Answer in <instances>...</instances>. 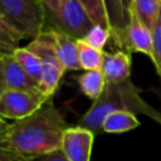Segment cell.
Segmentation results:
<instances>
[{
	"label": "cell",
	"instance_id": "1",
	"mask_svg": "<svg viewBox=\"0 0 161 161\" xmlns=\"http://www.w3.org/2000/svg\"><path fill=\"white\" fill-rule=\"evenodd\" d=\"M68 127L62 113L49 99L33 114L11 122L6 137L20 155L34 161L60 150L62 138Z\"/></svg>",
	"mask_w": 161,
	"mask_h": 161
},
{
	"label": "cell",
	"instance_id": "2",
	"mask_svg": "<svg viewBox=\"0 0 161 161\" xmlns=\"http://www.w3.org/2000/svg\"><path fill=\"white\" fill-rule=\"evenodd\" d=\"M117 111L141 113L161 125V113L141 97V89L131 79H126L119 83H106L102 94L84 113L79 126L98 132L102 130L104 118Z\"/></svg>",
	"mask_w": 161,
	"mask_h": 161
},
{
	"label": "cell",
	"instance_id": "3",
	"mask_svg": "<svg viewBox=\"0 0 161 161\" xmlns=\"http://www.w3.org/2000/svg\"><path fill=\"white\" fill-rule=\"evenodd\" d=\"M0 15L23 38L34 39L44 30L47 9L42 0H0Z\"/></svg>",
	"mask_w": 161,
	"mask_h": 161
},
{
	"label": "cell",
	"instance_id": "4",
	"mask_svg": "<svg viewBox=\"0 0 161 161\" xmlns=\"http://www.w3.org/2000/svg\"><path fill=\"white\" fill-rule=\"evenodd\" d=\"M26 48L40 58L42 75L38 87L45 97L52 98L65 72L64 67L57 57L54 29L43 30L26 45Z\"/></svg>",
	"mask_w": 161,
	"mask_h": 161
},
{
	"label": "cell",
	"instance_id": "5",
	"mask_svg": "<svg viewBox=\"0 0 161 161\" xmlns=\"http://www.w3.org/2000/svg\"><path fill=\"white\" fill-rule=\"evenodd\" d=\"M49 99L52 98L42 93L6 89L0 97V117L13 121L23 119L38 111Z\"/></svg>",
	"mask_w": 161,
	"mask_h": 161
},
{
	"label": "cell",
	"instance_id": "6",
	"mask_svg": "<svg viewBox=\"0 0 161 161\" xmlns=\"http://www.w3.org/2000/svg\"><path fill=\"white\" fill-rule=\"evenodd\" d=\"M50 19L58 30L75 39H83L94 24L79 0H60L58 14Z\"/></svg>",
	"mask_w": 161,
	"mask_h": 161
},
{
	"label": "cell",
	"instance_id": "7",
	"mask_svg": "<svg viewBox=\"0 0 161 161\" xmlns=\"http://www.w3.org/2000/svg\"><path fill=\"white\" fill-rule=\"evenodd\" d=\"M94 132L82 127H68L62 138L60 150L68 161H91Z\"/></svg>",
	"mask_w": 161,
	"mask_h": 161
},
{
	"label": "cell",
	"instance_id": "8",
	"mask_svg": "<svg viewBox=\"0 0 161 161\" xmlns=\"http://www.w3.org/2000/svg\"><path fill=\"white\" fill-rule=\"evenodd\" d=\"M121 50L128 53H142L150 58L152 54V30L143 25L132 14H130V21L123 34Z\"/></svg>",
	"mask_w": 161,
	"mask_h": 161
},
{
	"label": "cell",
	"instance_id": "9",
	"mask_svg": "<svg viewBox=\"0 0 161 161\" xmlns=\"http://www.w3.org/2000/svg\"><path fill=\"white\" fill-rule=\"evenodd\" d=\"M0 60H1L6 89H18V91H26L33 93H42L39 91L38 84L26 74V72L21 68V65L15 60L13 54L3 57L0 58Z\"/></svg>",
	"mask_w": 161,
	"mask_h": 161
},
{
	"label": "cell",
	"instance_id": "10",
	"mask_svg": "<svg viewBox=\"0 0 161 161\" xmlns=\"http://www.w3.org/2000/svg\"><path fill=\"white\" fill-rule=\"evenodd\" d=\"M101 70L107 83H119L130 79L131 53L125 50H117L114 53L104 52V59Z\"/></svg>",
	"mask_w": 161,
	"mask_h": 161
},
{
	"label": "cell",
	"instance_id": "11",
	"mask_svg": "<svg viewBox=\"0 0 161 161\" xmlns=\"http://www.w3.org/2000/svg\"><path fill=\"white\" fill-rule=\"evenodd\" d=\"M103 1L108 16L111 38L121 50L123 34L130 21V14L125 10L121 0H103Z\"/></svg>",
	"mask_w": 161,
	"mask_h": 161
},
{
	"label": "cell",
	"instance_id": "12",
	"mask_svg": "<svg viewBox=\"0 0 161 161\" xmlns=\"http://www.w3.org/2000/svg\"><path fill=\"white\" fill-rule=\"evenodd\" d=\"M54 39H55V52L59 62L64 67L65 72L68 70H79L78 62V52H77V39L54 29Z\"/></svg>",
	"mask_w": 161,
	"mask_h": 161
},
{
	"label": "cell",
	"instance_id": "13",
	"mask_svg": "<svg viewBox=\"0 0 161 161\" xmlns=\"http://www.w3.org/2000/svg\"><path fill=\"white\" fill-rule=\"evenodd\" d=\"M130 14L135 15L150 30L161 18V0H132Z\"/></svg>",
	"mask_w": 161,
	"mask_h": 161
},
{
	"label": "cell",
	"instance_id": "14",
	"mask_svg": "<svg viewBox=\"0 0 161 161\" xmlns=\"http://www.w3.org/2000/svg\"><path fill=\"white\" fill-rule=\"evenodd\" d=\"M140 126V121L137 119L136 114L127 111H117L109 113L103 123L102 131L107 133H122L131 130H135Z\"/></svg>",
	"mask_w": 161,
	"mask_h": 161
},
{
	"label": "cell",
	"instance_id": "15",
	"mask_svg": "<svg viewBox=\"0 0 161 161\" xmlns=\"http://www.w3.org/2000/svg\"><path fill=\"white\" fill-rule=\"evenodd\" d=\"M77 82L80 92L93 102L99 98L107 83L102 70H87L77 77Z\"/></svg>",
	"mask_w": 161,
	"mask_h": 161
},
{
	"label": "cell",
	"instance_id": "16",
	"mask_svg": "<svg viewBox=\"0 0 161 161\" xmlns=\"http://www.w3.org/2000/svg\"><path fill=\"white\" fill-rule=\"evenodd\" d=\"M77 52H78V62L79 67L83 70H101L103 59H104V52L96 49L87 43H84L82 39H77Z\"/></svg>",
	"mask_w": 161,
	"mask_h": 161
},
{
	"label": "cell",
	"instance_id": "17",
	"mask_svg": "<svg viewBox=\"0 0 161 161\" xmlns=\"http://www.w3.org/2000/svg\"><path fill=\"white\" fill-rule=\"evenodd\" d=\"M13 57L15 60L21 65V68L26 72V74L38 84L42 75V60L40 58L30 52L26 47H19L14 53Z\"/></svg>",
	"mask_w": 161,
	"mask_h": 161
},
{
	"label": "cell",
	"instance_id": "18",
	"mask_svg": "<svg viewBox=\"0 0 161 161\" xmlns=\"http://www.w3.org/2000/svg\"><path fill=\"white\" fill-rule=\"evenodd\" d=\"M23 36L0 15V58L11 55L18 48Z\"/></svg>",
	"mask_w": 161,
	"mask_h": 161
},
{
	"label": "cell",
	"instance_id": "19",
	"mask_svg": "<svg viewBox=\"0 0 161 161\" xmlns=\"http://www.w3.org/2000/svg\"><path fill=\"white\" fill-rule=\"evenodd\" d=\"M109 38H111V30L108 28L99 24H93V26L87 31V34L83 36L82 40L96 49L103 50Z\"/></svg>",
	"mask_w": 161,
	"mask_h": 161
},
{
	"label": "cell",
	"instance_id": "20",
	"mask_svg": "<svg viewBox=\"0 0 161 161\" xmlns=\"http://www.w3.org/2000/svg\"><path fill=\"white\" fill-rule=\"evenodd\" d=\"M79 3L84 6L94 24H99L109 29L108 16L103 0H79Z\"/></svg>",
	"mask_w": 161,
	"mask_h": 161
},
{
	"label": "cell",
	"instance_id": "21",
	"mask_svg": "<svg viewBox=\"0 0 161 161\" xmlns=\"http://www.w3.org/2000/svg\"><path fill=\"white\" fill-rule=\"evenodd\" d=\"M151 59L157 74L161 77V18L152 30V54Z\"/></svg>",
	"mask_w": 161,
	"mask_h": 161
},
{
	"label": "cell",
	"instance_id": "22",
	"mask_svg": "<svg viewBox=\"0 0 161 161\" xmlns=\"http://www.w3.org/2000/svg\"><path fill=\"white\" fill-rule=\"evenodd\" d=\"M0 161H33L20 155L10 143L6 135L0 136Z\"/></svg>",
	"mask_w": 161,
	"mask_h": 161
},
{
	"label": "cell",
	"instance_id": "23",
	"mask_svg": "<svg viewBox=\"0 0 161 161\" xmlns=\"http://www.w3.org/2000/svg\"><path fill=\"white\" fill-rule=\"evenodd\" d=\"M42 3L44 4L47 13L50 14V18H54L60 8V0H42Z\"/></svg>",
	"mask_w": 161,
	"mask_h": 161
},
{
	"label": "cell",
	"instance_id": "24",
	"mask_svg": "<svg viewBox=\"0 0 161 161\" xmlns=\"http://www.w3.org/2000/svg\"><path fill=\"white\" fill-rule=\"evenodd\" d=\"M34 161H68L64 156V153L62 152V150H57L54 152H50L48 155H44Z\"/></svg>",
	"mask_w": 161,
	"mask_h": 161
},
{
	"label": "cell",
	"instance_id": "25",
	"mask_svg": "<svg viewBox=\"0 0 161 161\" xmlns=\"http://www.w3.org/2000/svg\"><path fill=\"white\" fill-rule=\"evenodd\" d=\"M9 125L3 117H0V136H5L6 132H8V128H9Z\"/></svg>",
	"mask_w": 161,
	"mask_h": 161
},
{
	"label": "cell",
	"instance_id": "26",
	"mask_svg": "<svg viewBox=\"0 0 161 161\" xmlns=\"http://www.w3.org/2000/svg\"><path fill=\"white\" fill-rule=\"evenodd\" d=\"M6 91V86H5V80H4V74H3V67H1V60H0V97L1 94Z\"/></svg>",
	"mask_w": 161,
	"mask_h": 161
},
{
	"label": "cell",
	"instance_id": "27",
	"mask_svg": "<svg viewBox=\"0 0 161 161\" xmlns=\"http://www.w3.org/2000/svg\"><path fill=\"white\" fill-rule=\"evenodd\" d=\"M121 1H122V5H123L125 10L130 14V11H131V5H132V0H121Z\"/></svg>",
	"mask_w": 161,
	"mask_h": 161
}]
</instances>
